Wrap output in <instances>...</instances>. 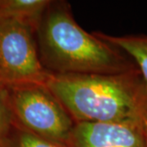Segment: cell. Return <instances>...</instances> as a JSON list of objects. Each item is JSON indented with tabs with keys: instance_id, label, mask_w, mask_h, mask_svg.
Here are the masks:
<instances>
[{
	"instance_id": "obj_1",
	"label": "cell",
	"mask_w": 147,
	"mask_h": 147,
	"mask_svg": "<svg viewBox=\"0 0 147 147\" xmlns=\"http://www.w3.org/2000/svg\"><path fill=\"white\" fill-rule=\"evenodd\" d=\"M45 85L75 123L142 121L147 103L137 67L113 74L51 73Z\"/></svg>"
},
{
	"instance_id": "obj_2",
	"label": "cell",
	"mask_w": 147,
	"mask_h": 147,
	"mask_svg": "<svg viewBox=\"0 0 147 147\" xmlns=\"http://www.w3.org/2000/svg\"><path fill=\"white\" fill-rule=\"evenodd\" d=\"M35 37L40 61L51 73L113 74L137 67L120 49L79 26L65 2H51Z\"/></svg>"
},
{
	"instance_id": "obj_3",
	"label": "cell",
	"mask_w": 147,
	"mask_h": 147,
	"mask_svg": "<svg viewBox=\"0 0 147 147\" xmlns=\"http://www.w3.org/2000/svg\"><path fill=\"white\" fill-rule=\"evenodd\" d=\"M17 126L38 137L67 146L75 122L43 84L7 86Z\"/></svg>"
},
{
	"instance_id": "obj_4",
	"label": "cell",
	"mask_w": 147,
	"mask_h": 147,
	"mask_svg": "<svg viewBox=\"0 0 147 147\" xmlns=\"http://www.w3.org/2000/svg\"><path fill=\"white\" fill-rule=\"evenodd\" d=\"M50 74L40 61L35 32L0 16V82L7 86L45 84Z\"/></svg>"
},
{
	"instance_id": "obj_5",
	"label": "cell",
	"mask_w": 147,
	"mask_h": 147,
	"mask_svg": "<svg viewBox=\"0 0 147 147\" xmlns=\"http://www.w3.org/2000/svg\"><path fill=\"white\" fill-rule=\"evenodd\" d=\"M68 147H146L141 120L75 123Z\"/></svg>"
},
{
	"instance_id": "obj_6",
	"label": "cell",
	"mask_w": 147,
	"mask_h": 147,
	"mask_svg": "<svg viewBox=\"0 0 147 147\" xmlns=\"http://www.w3.org/2000/svg\"><path fill=\"white\" fill-rule=\"evenodd\" d=\"M51 2L50 0H0V16L15 20L36 33Z\"/></svg>"
},
{
	"instance_id": "obj_7",
	"label": "cell",
	"mask_w": 147,
	"mask_h": 147,
	"mask_svg": "<svg viewBox=\"0 0 147 147\" xmlns=\"http://www.w3.org/2000/svg\"><path fill=\"white\" fill-rule=\"evenodd\" d=\"M93 34L129 56L139 69L147 87V35L112 36L101 32H93Z\"/></svg>"
},
{
	"instance_id": "obj_8",
	"label": "cell",
	"mask_w": 147,
	"mask_h": 147,
	"mask_svg": "<svg viewBox=\"0 0 147 147\" xmlns=\"http://www.w3.org/2000/svg\"><path fill=\"white\" fill-rule=\"evenodd\" d=\"M14 126L8 88L6 84L0 82V147H7Z\"/></svg>"
},
{
	"instance_id": "obj_9",
	"label": "cell",
	"mask_w": 147,
	"mask_h": 147,
	"mask_svg": "<svg viewBox=\"0 0 147 147\" xmlns=\"http://www.w3.org/2000/svg\"><path fill=\"white\" fill-rule=\"evenodd\" d=\"M7 147H68L26 131L15 123Z\"/></svg>"
},
{
	"instance_id": "obj_10",
	"label": "cell",
	"mask_w": 147,
	"mask_h": 147,
	"mask_svg": "<svg viewBox=\"0 0 147 147\" xmlns=\"http://www.w3.org/2000/svg\"><path fill=\"white\" fill-rule=\"evenodd\" d=\"M142 125L143 128V132H144V137H145V141L147 147V103L145 107V110L143 112V115L142 117Z\"/></svg>"
}]
</instances>
